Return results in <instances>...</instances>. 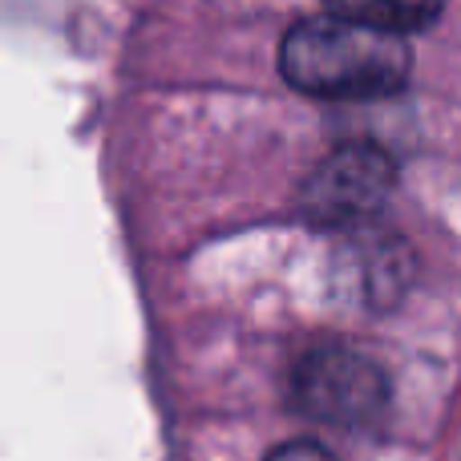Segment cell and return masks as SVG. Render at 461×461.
Instances as JSON below:
<instances>
[{
    "label": "cell",
    "mask_w": 461,
    "mask_h": 461,
    "mask_svg": "<svg viewBox=\"0 0 461 461\" xmlns=\"http://www.w3.org/2000/svg\"><path fill=\"white\" fill-rule=\"evenodd\" d=\"M328 13L352 16V21L376 24V29L393 32H421L441 16L446 0H324Z\"/></svg>",
    "instance_id": "4"
},
{
    "label": "cell",
    "mask_w": 461,
    "mask_h": 461,
    "mask_svg": "<svg viewBox=\"0 0 461 461\" xmlns=\"http://www.w3.org/2000/svg\"><path fill=\"white\" fill-rule=\"evenodd\" d=\"M287 401L295 413L336 429H365L384 417L389 381L384 368L340 340L312 344L287 373Z\"/></svg>",
    "instance_id": "2"
},
{
    "label": "cell",
    "mask_w": 461,
    "mask_h": 461,
    "mask_svg": "<svg viewBox=\"0 0 461 461\" xmlns=\"http://www.w3.org/2000/svg\"><path fill=\"white\" fill-rule=\"evenodd\" d=\"M279 73L292 89L320 102H373L405 89L413 49L405 32L340 13L303 16L279 41Z\"/></svg>",
    "instance_id": "1"
},
{
    "label": "cell",
    "mask_w": 461,
    "mask_h": 461,
    "mask_svg": "<svg viewBox=\"0 0 461 461\" xmlns=\"http://www.w3.org/2000/svg\"><path fill=\"white\" fill-rule=\"evenodd\" d=\"M397 162L368 142H348L312 167L300 186V215L316 227H357L389 203Z\"/></svg>",
    "instance_id": "3"
},
{
    "label": "cell",
    "mask_w": 461,
    "mask_h": 461,
    "mask_svg": "<svg viewBox=\"0 0 461 461\" xmlns=\"http://www.w3.org/2000/svg\"><path fill=\"white\" fill-rule=\"evenodd\" d=\"M267 461H340L332 449H324L320 441H284L267 454Z\"/></svg>",
    "instance_id": "5"
}]
</instances>
